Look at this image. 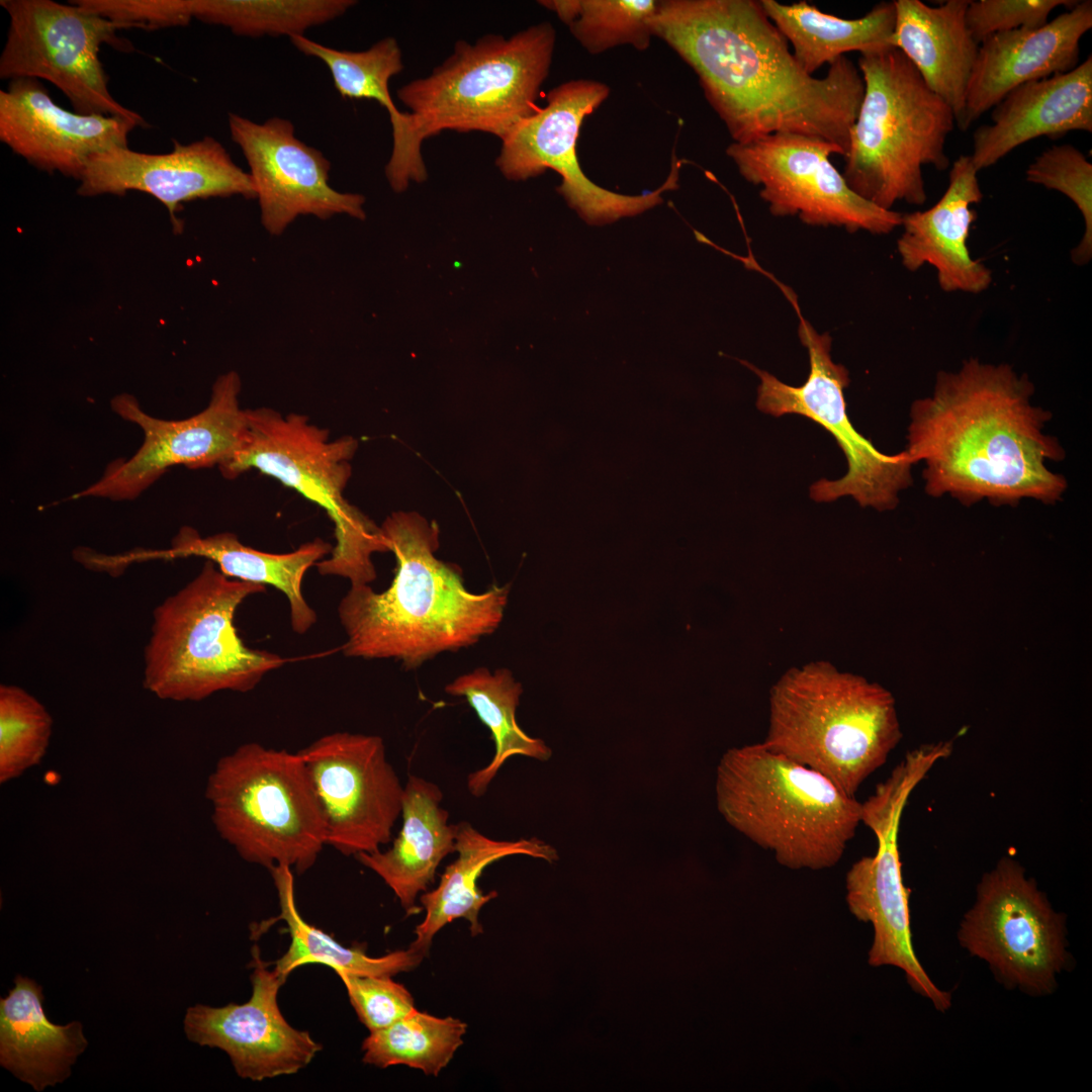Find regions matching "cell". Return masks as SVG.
Returning <instances> with one entry per match:
<instances>
[{"mask_svg":"<svg viewBox=\"0 0 1092 1092\" xmlns=\"http://www.w3.org/2000/svg\"><path fill=\"white\" fill-rule=\"evenodd\" d=\"M1033 392L1029 378L1005 363L972 358L939 371L932 394L911 405L905 450L913 464L924 463L926 493L965 506L1061 500L1067 481L1046 462L1063 460L1065 451L1044 433L1052 415L1032 404Z\"/></svg>","mask_w":1092,"mask_h":1092,"instance_id":"7a4b0ae2","label":"cell"},{"mask_svg":"<svg viewBox=\"0 0 1092 1092\" xmlns=\"http://www.w3.org/2000/svg\"><path fill=\"white\" fill-rule=\"evenodd\" d=\"M396 560L390 586L351 585L338 605L347 636L343 653L394 658L415 668L444 651L469 647L500 625L509 585L475 594L461 573L434 555L439 528L415 512H395L380 526Z\"/></svg>","mask_w":1092,"mask_h":1092,"instance_id":"3957f363","label":"cell"},{"mask_svg":"<svg viewBox=\"0 0 1092 1092\" xmlns=\"http://www.w3.org/2000/svg\"><path fill=\"white\" fill-rule=\"evenodd\" d=\"M716 796L732 827L792 870L835 866L861 822L854 797L762 742L722 756Z\"/></svg>","mask_w":1092,"mask_h":1092,"instance_id":"5b68a950","label":"cell"},{"mask_svg":"<svg viewBox=\"0 0 1092 1092\" xmlns=\"http://www.w3.org/2000/svg\"><path fill=\"white\" fill-rule=\"evenodd\" d=\"M799 316L798 335L809 356V374L799 386L789 385L746 361L743 365L759 378L757 408L774 417L795 414L810 419L835 439L847 460V472L838 479L822 478L810 487L815 502L852 496L861 507L892 510L898 492L912 483L914 465L904 450L885 454L858 433L848 418L843 390L849 384L847 369L831 358L832 339L819 333L800 313L795 296L785 288Z\"/></svg>","mask_w":1092,"mask_h":1092,"instance_id":"7c38bea8","label":"cell"},{"mask_svg":"<svg viewBox=\"0 0 1092 1092\" xmlns=\"http://www.w3.org/2000/svg\"><path fill=\"white\" fill-rule=\"evenodd\" d=\"M977 174L970 155L960 156L939 200L926 210L902 215L897 250L903 266L911 272L932 266L946 292L980 293L992 283L991 270L972 257L968 246L977 218L971 206L983 199Z\"/></svg>","mask_w":1092,"mask_h":1092,"instance_id":"cb8c5ba5","label":"cell"},{"mask_svg":"<svg viewBox=\"0 0 1092 1092\" xmlns=\"http://www.w3.org/2000/svg\"><path fill=\"white\" fill-rule=\"evenodd\" d=\"M555 39L552 24L542 22L509 38L487 34L473 43L458 41L429 76L397 91L418 144L444 130L480 131L503 141L538 109Z\"/></svg>","mask_w":1092,"mask_h":1092,"instance_id":"ba28073f","label":"cell"},{"mask_svg":"<svg viewBox=\"0 0 1092 1092\" xmlns=\"http://www.w3.org/2000/svg\"><path fill=\"white\" fill-rule=\"evenodd\" d=\"M467 1024L416 1009L391 1025L370 1032L362 1043L365 1064L404 1065L438 1076L463 1043Z\"/></svg>","mask_w":1092,"mask_h":1092,"instance_id":"d590c367","label":"cell"},{"mask_svg":"<svg viewBox=\"0 0 1092 1092\" xmlns=\"http://www.w3.org/2000/svg\"><path fill=\"white\" fill-rule=\"evenodd\" d=\"M266 585L231 578L206 560L199 573L153 612L144 650V686L160 699L200 701L214 693H246L286 663L247 646L235 627L238 608Z\"/></svg>","mask_w":1092,"mask_h":1092,"instance_id":"52a82bcc","label":"cell"},{"mask_svg":"<svg viewBox=\"0 0 1092 1092\" xmlns=\"http://www.w3.org/2000/svg\"><path fill=\"white\" fill-rule=\"evenodd\" d=\"M454 697H463L480 721L491 732L495 752L490 762L467 777V789L476 798L483 796L506 760L523 755L546 761L551 749L539 738L526 734L516 719V710L523 692L511 670L498 668L490 672L477 667L456 677L445 687Z\"/></svg>","mask_w":1092,"mask_h":1092,"instance_id":"d6a6232c","label":"cell"},{"mask_svg":"<svg viewBox=\"0 0 1092 1092\" xmlns=\"http://www.w3.org/2000/svg\"><path fill=\"white\" fill-rule=\"evenodd\" d=\"M542 6L568 25L574 38L589 54L619 46L646 50L654 36V0H546Z\"/></svg>","mask_w":1092,"mask_h":1092,"instance_id":"8d00e7d4","label":"cell"},{"mask_svg":"<svg viewBox=\"0 0 1092 1092\" xmlns=\"http://www.w3.org/2000/svg\"><path fill=\"white\" fill-rule=\"evenodd\" d=\"M298 753L321 807L327 845L355 856L390 842L404 787L381 737L334 732Z\"/></svg>","mask_w":1092,"mask_h":1092,"instance_id":"ac0fdd59","label":"cell"},{"mask_svg":"<svg viewBox=\"0 0 1092 1092\" xmlns=\"http://www.w3.org/2000/svg\"><path fill=\"white\" fill-rule=\"evenodd\" d=\"M269 871L280 907L276 920L281 919L286 923L290 935V945L276 961L274 968L284 982L293 970L306 964H323L335 970L338 976L348 974L392 977L414 970L425 958L412 947L372 958L361 949L343 946L300 916L295 902L292 870L286 866H275Z\"/></svg>","mask_w":1092,"mask_h":1092,"instance_id":"836d02e7","label":"cell"},{"mask_svg":"<svg viewBox=\"0 0 1092 1092\" xmlns=\"http://www.w3.org/2000/svg\"><path fill=\"white\" fill-rule=\"evenodd\" d=\"M892 46L916 68L927 87L961 121L979 43L967 23L969 0L930 6L920 0H895Z\"/></svg>","mask_w":1092,"mask_h":1092,"instance_id":"4316f807","label":"cell"},{"mask_svg":"<svg viewBox=\"0 0 1092 1092\" xmlns=\"http://www.w3.org/2000/svg\"><path fill=\"white\" fill-rule=\"evenodd\" d=\"M360 1021L370 1032L385 1028L414 1012V998L389 976L339 975Z\"/></svg>","mask_w":1092,"mask_h":1092,"instance_id":"ab89813d","label":"cell"},{"mask_svg":"<svg viewBox=\"0 0 1092 1092\" xmlns=\"http://www.w3.org/2000/svg\"><path fill=\"white\" fill-rule=\"evenodd\" d=\"M129 119L81 114L59 106L37 79L0 90V141L33 167L78 181L94 156L128 147Z\"/></svg>","mask_w":1092,"mask_h":1092,"instance_id":"7402d4cb","label":"cell"},{"mask_svg":"<svg viewBox=\"0 0 1092 1092\" xmlns=\"http://www.w3.org/2000/svg\"><path fill=\"white\" fill-rule=\"evenodd\" d=\"M609 94L606 84L589 79L554 87L547 95L546 106L522 120L502 141L495 160L502 174L520 181L554 170L562 178L558 192L590 224L634 216L661 203V194L676 187L679 166L675 161L666 181L643 195H624L602 188L580 168L576 155L580 126Z\"/></svg>","mask_w":1092,"mask_h":1092,"instance_id":"9a60e30c","label":"cell"},{"mask_svg":"<svg viewBox=\"0 0 1092 1092\" xmlns=\"http://www.w3.org/2000/svg\"><path fill=\"white\" fill-rule=\"evenodd\" d=\"M79 182L77 191L82 196L128 191L152 195L167 208L175 233L183 230L177 212L185 202L234 195L256 198L250 173L208 135L186 145L173 141V149L166 154L111 149L91 158Z\"/></svg>","mask_w":1092,"mask_h":1092,"instance_id":"ffe728a7","label":"cell"},{"mask_svg":"<svg viewBox=\"0 0 1092 1092\" xmlns=\"http://www.w3.org/2000/svg\"><path fill=\"white\" fill-rule=\"evenodd\" d=\"M653 30L695 71L732 143L794 133L846 155L864 91L847 57L806 73L755 0L658 1Z\"/></svg>","mask_w":1092,"mask_h":1092,"instance_id":"6da1fadb","label":"cell"},{"mask_svg":"<svg viewBox=\"0 0 1092 1092\" xmlns=\"http://www.w3.org/2000/svg\"><path fill=\"white\" fill-rule=\"evenodd\" d=\"M333 546L321 538L301 544L288 553H268L244 545L235 533L221 532L207 537L183 526L174 536L168 549H134L105 555L106 569L117 575L135 562L203 557L211 560L228 577L272 585L287 598L290 624L297 634L306 633L316 622L315 611L302 595L306 571L333 551Z\"/></svg>","mask_w":1092,"mask_h":1092,"instance_id":"d4e9b609","label":"cell"},{"mask_svg":"<svg viewBox=\"0 0 1092 1092\" xmlns=\"http://www.w3.org/2000/svg\"><path fill=\"white\" fill-rule=\"evenodd\" d=\"M241 387L237 372L220 375L212 386L208 405L183 420L155 418L142 408L133 395H115L110 403L112 411L142 430L143 443L131 457L111 461L97 481L72 498L132 500L173 466L219 467L247 438L248 415L240 406Z\"/></svg>","mask_w":1092,"mask_h":1092,"instance_id":"e0dca14e","label":"cell"},{"mask_svg":"<svg viewBox=\"0 0 1092 1092\" xmlns=\"http://www.w3.org/2000/svg\"><path fill=\"white\" fill-rule=\"evenodd\" d=\"M252 996L243 1004L222 1007L197 1004L187 1009L184 1030L199 1045L218 1048L243 1079L262 1081L291 1075L306 1067L322 1050L307 1031L283 1017L277 995L285 983L270 971L253 948Z\"/></svg>","mask_w":1092,"mask_h":1092,"instance_id":"44dd1931","label":"cell"},{"mask_svg":"<svg viewBox=\"0 0 1092 1092\" xmlns=\"http://www.w3.org/2000/svg\"><path fill=\"white\" fill-rule=\"evenodd\" d=\"M1025 177L1030 183L1063 193L1077 206L1085 230L1071 251V259L1076 265L1088 264L1092 258V164L1074 146H1053L1029 164Z\"/></svg>","mask_w":1092,"mask_h":1092,"instance_id":"f35d334b","label":"cell"},{"mask_svg":"<svg viewBox=\"0 0 1092 1092\" xmlns=\"http://www.w3.org/2000/svg\"><path fill=\"white\" fill-rule=\"evenodd\" d=\"M857 68L864 91L842 176L854 193L881 208L892 210L901 201L922 205V168L949 166L945 144L954 114L896 48L860 55Z\"/></svg>","mask_w":1092,"mask_h":1092,"instance_id":"8992f818","label":"cell"},{"mask_svg":"<svg viewBox=\"0 0 1092 1092\" xmlns=\"http://www.w3.org/2000/svg\"><path fill=\"white\" fill-rule=\"evenodd\" d=\"M290 40L303 55L326 64L343 98L371 99L386 109L392 127V151L385 176L393 191H404L411 182H424L428 172L422 146L414 134L412 116L398 110L389 91L390 79L403 69L396 39L384 37L360 52L336 50L304 35L292 36Z\"/></svg>","mask_w":1092,"mask_h":1092,"instance_id":"83f0119b","label":"cell"},{"mask_svg":"<svg viewBox=\"0 0 1092 1092\" xmlns=\"http://www.w3.org/2000/svg\"><path fill=\"white\" fill-rule=\"evenodd\" d=\"M946 756L947 750L941 743L910 751L861 803L860 821L875 834L878 847L874 855L856 860L845 878V898L850 913L859 921L871 923L874 929L869 965L901 969L913 991L928 999L940 1012L950 1008L951 994L933 983L914 951L909 907L911 891L903 881L898 831L910 794L931 767Z\"/></svg>","mask_w":1092,"mask_h":1092,"instance_id":"8fae6325","label":"cell"},{"mask_svg":"<svg viewBox=\"0 0 1092 1092\" xmlns=\"http://www.w3.org/2000/svg\"><path fill=\"white\" fill-rule=\"evenodd\" d=\"M248 434L241 449L218 467L234 479L257 469L290 487L326 511L335 527L336 546L315 566L322 575L349 579L351 585L376 578L372 555L390 551L380 526L344 496L351 476L350 460L358 442L351 436L331 440L328 429L307 417L270 407L247 410Z\"/></svg>","mask_w":1092,"mask_h":1092,"instance_id":"9c48e42d","label":"cell"},{"mask_svg":"<svg viewBox=\"0 0 1092 1092\" xmlns=\"http://www.w3.org/2000/svg\"><path fill=\"white\" fill-rule=\"evenodd\" d=\"M53 719L44 706L20 687H0V781L37 764L46 753Z\"/></svg>","mask_w":1092,"mask_h":1092,"instance_id":"74e56055","label":"cell"},{"mask_svg":"<svg viewBox=\"0 0 1092 1092\" xmlns=\"http://www.w3.org/2000/svg\"><path fill=\"white\" fill-rule=\"evenodd\" d=\"M205 795L217 832L248 862L302 874L327 845L321 807L298 751L245 743L218 760Z\"/></svg>","mask_w":1092,"mask_h":1092,"instance_id":"30bf717a","label":"cell"},{"mask_svg":"<svg viewBox=\"0 0 1092 1092\" xmlns=\"http://www.w3.org/2000/svg\"><path fill=\"white\" fill-rule=\"evenodd\" d=\"M901 737L893 696L830 662L793 667L770 689L764 746L848 796L885 764Z\"/></svg>","mask_w":1092,"mask_h":1092,"instance_id":"277c9868","label":"cell"},{"mask_svg":"<svg viewBox=\"0 0 1092 1092\" xmlns=\"http://www.w3.org/2000/svg\"><path fill=\"white\" fill-rule=\"evenodd\" d=\"M1092 27V2L1071 9L1034 28L993 34L979 44L958 126L968 129L1018 86L1073 70L1080 40Z\"/></svg>","mask_w":1092,"mask_h":1092,"instance_id":"603a6c76","label":"cell"},{"mask_svg":"<svg viewBox=\"0 0 1092 1092\" xmlns=\"http://www.w3.org/2000/svg\"><path fill=\"white\" fill-rule=\"evenodd\" d=\"M973 134L971 160L981 171L1039 136L1092 132V56L1073 70L1024 83L1010 91Z\"/></svg>","mask_w":1092,"mask_h":1092,"instance_id":"484cf974","label":"cell"},{"mask_svg":"<svg viewBox=\"0 0 1092 1092\" xmlns=\"http://www.w3.org/2000/svg\"><path fill=\"white\" fill-rule=\"evenodd\" d=\"M1071 0H979L969 1L966 23L979 44L987 37L1018 28H1034L1049 20L1060 6L1072 7Z\"/></svg>","mask_w":1092,"mask_h":1092,"instance_id":"60d3db41","label":"cell"},{"mask_svg":"<svg viewBox=\"0 0 1092 1092\" xmlns=\"http://www.w3.org/2000/svg\"><path fill=\"white\" fill-rule=\"evenodd\" d=\"M958 940L998 983L1032 997L1055 992L1058 976L1071 966L1065 915L1011 856L982 876Z\"/></svg>","mask_w":1092,"mask_h":1092,"instance_id":"4fadbf2b","label":"cell"},{"mask_svg":"<svg viewBox=\"0 0 1092 1092\" xmlns=\"http://www.w3.org/2000/svg\"><path fill=\"white\" fill-rule=\"evenodd\" d=\"M9 27L0 57V77L43 79L59 90L81 114L122 117L148 126L142 115L121 105L108 89L99 58L103 43L131 52L119 38L127 24L110 20L70 1L2 0Z\"/></svg>","mask_w":1092,"mask_h":1092,"instance_id":"5bb4252c","label":"cell"},{"mask_svg":"<svg viewBox=\"0 0 1092 1092\" xmlns=\"http://www.w3.org/2000/svg\"><path fill=\"white\" fill-rule=\"evenodd\" d=\"M41 987L17 976L0 1000V1064L35 1091L63 1082L87 1040L80 1022H51L42 1006Z\"/></svg>","mask_w":1092,"mask_h":1092,"instance_id":"f546056e","label":"cell"},{"mask_svg":"<svg viewBox=\"0 0 1092 1092\" xmlns=\"http://www.w3.org/2000/svg\"><path fill=\"white\" fill-rule=\"evenodd\" d=\"M769 20L793 48V55L808 74L849 52L860 55L892 46L896 10L894 2H881L864 16L854 19L824 13L806 1L783 4L759 0Z\"/></svg>","mask_w":1092,"mask_h":1092,"instance_id":"1f68e13d","label":"cell"},{"mask_svg":"<svg viewBox=\"0 0 1092 1092\" xmlns=\"http://www.w3.org/2000/svg\"><path fill=\"white\" fill-rule=\"evenodd\" d=\"M353 0H173L178 26L192 19L224 26L237 35L292 37L343 15Z\"/></svg>","mask_w":1092,"mask_h":1092,"instance_id":"e575fe53","label":"cell"},{"mask_svg":"<svg viewBox=\"0 0 1092 1092\" xmlns=\"http://www.w3.org/2000/svg\"><path fill=\"white\" fill-rule=\"evenodd\" d=\"M457 825V858L446 867L438 887L420 896L426 914L415 930L416 938L410 947L425 957L434 936L455 919L467 920L473 936L483 931L478 919L479 912L487 902L497 897V893H482L477 881L490 863L516 854L549 862L558 860L557 850L538 838L497 840L480 833L469 822L462 821Z\"/></svg>","mask_w":1092,"mask_h":1092,"instance_id":"4dcf8cb0","label":"cell"},{"mask_svg":"<svg viewBox=\"0 0 1092 1092\" xmlns=\"http://www.w3.org/2000/svg\"><path fill=\"white\" fill-rule=\"evenodd\" d=\"M443 797L439 786L411 775L402 798V825L392 846L355 855L383 880L407 914L417 909L418 896L434 882L444 857L456 852L458 825L449 824Z\"/></svg>","mask_w":1092,"mask_h":1092,"instance_id":"f1b7e54d","label":"cell"},{"mask_svg":"<svg viewBox=\"0 0 1092 1092\" xmlns=\"http://www.w3.org/2000/svg\"><path fill=\"white\" fill-rule=\"evenodd\" d=\"M740 175L759 187L775 216L798 217L814 226L843 228L886 235L901 226L902 215L854 193L831 163L842 150L821 139L776 133L726 149Z\"/></svg>","mask_w":1092,"mask_h":1092,"instance_id":"2e32d148","label":"cell"},{"mask_svg":"<svg viewBox=\"0 0 1092 1092\" xmlns=\"http://www.w3.org/2000/svg\"><path fill=\"white\" fill-rule=\"evenodd\" d=\"M228 121L249 165L261 222L269 234L281 235L300 215L365 218V198L331 187L330 161L295 136L290 120L271 117L258 123L229 113Z\"/></svg>","mask_w":1092,"mask_h":1092,"instance_id":"d6986e66","label":"cell"}]
</instances>
